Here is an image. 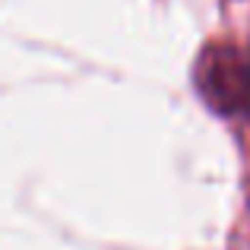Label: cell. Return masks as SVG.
I'll return each instance as SVG.
<instances>
[{
  "label": "cell",
  "mask_w": 250,
  "mask_h": 250,
  "mask_svg": "<svg viewBox=\"0 0 250 250\" xmlns=\"http://www.w3.org/2000/svg\"><path fill=\"white\" fill-rule=\"evenodd\" d=\"M193 89L212 114L250 124V48L206 44L193 63Z\"/></svg>",
  "instance_id": "6da1fadb"
}]
</instances>
